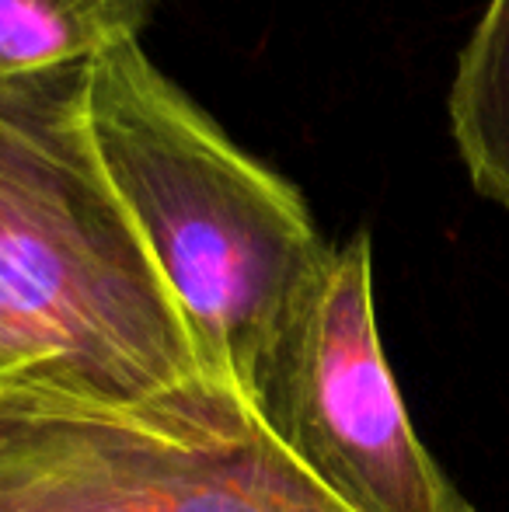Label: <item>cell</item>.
I'll return each mask as SVG.
<instances>
[{
	"label": "cell",
	"mask_w": 509,
	"mask_h": 512,
	"mask_svg": "<svg viewBox=\"0 0 509 512\" xmlns=\"http://www.w3.org/2000/svg\"><path fill=\"white\" fill-rule=\"evenodd\" d=\"M84 108L98 161L182 314L199 370L252 405L335 248L304 196L231 143L140 42L91 63Z\"/></svg>",
	"instance_id": "obj_2"
},
{
	"label": "cell",
	"mask_w": 509,
	"mask_h": 512,
	"mask_svg": "<svg viewBox=\"0 0 509 512\" xmlns=\"http://www.w3.org/2000/svg\"><path fill=\"white\" fill-rule=\"evenodd\" d=\"M0 512H349L213 384L98 405L0 391Z\"/></svg>",
	"instance_id": "obj_3"
},
{
	"label": "cell",
	"mask_w": 509,
	"mask_h": 512,
	"mask_svg": "<svg viewBox=\"0 0 509 512\" xmlns=\"http://www.w3.org/2000/svg\"><path fill=\"white\" fill-rule=\"evenodd\" d=\"M88 67L0 77V391L143 405L210 380L91 140Z\"/></svg>",
	"instance_id": "obj_1"
},
{
	"label": "cell",
	"mask_w": 509,
	"mask_h": 512,
	"mask_svg": "<svg viewBox=\"0 0 509 512\" xmlns=\"http://www.w3.org/2000/svg\"><path fill=\"white\" fill-rule=\"evenodd\" d=\"M269 436L349 512H475L415 436L374 310V251L360 230L335 248L252 394Z\"/></svg>",
	"instance_id": "obj_4"
},
{
	"label": "cell",
	"mask_w": 509,
	"mask_h": 512,
	"mask_svg": "<svg viewBox=\"0 0 509 512\" xmlns=\"http://www.w3.org/2000/svg\"><path fill=\"white\" fill-rule=\"evenodd\" d=\"M447 119L475 192L509 213V0H489L464 42Z\"/></svg>",
	"instance_id": "obj_5"
},
{
	"label": "cell",
	"mask_w": 509,
	"mask_h": 512,
	"mask_svg": "<svg viewBox=\"0 0 509 512\" xmlns=\"http://www.w3.org/2000/svg\"><path fill=\"white\" fill-rule=\"evenodd\" d=\"M161 0H0V77L91 67L140 42Z\"/></svg>",
	"instance_id": "obj_6"
}]
</instances>
